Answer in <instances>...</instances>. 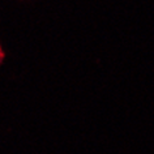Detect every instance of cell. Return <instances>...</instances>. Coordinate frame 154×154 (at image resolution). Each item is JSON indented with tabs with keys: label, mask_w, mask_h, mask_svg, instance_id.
Returning a JSON list of instances; mask_svg holds the SVG:
<instances>
[{
	"label": "cell",
	"mask_w": 154,
	"mask_h": 154,
	"mask_svg": "<svg viewBox=\"0 0 154 154\" xmlns=\"http://www.w3.org/2000/svg\"><path fill=\"white\" fill-rule=\"evenodd\" d=\"M2 59H3V54H2V51H0V61H2Z\"/></svg>",
	"instance_id": "6da1fadb"
}]
</instances>
